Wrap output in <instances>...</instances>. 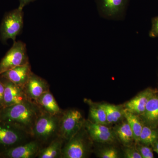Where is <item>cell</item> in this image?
Masks as SVG:
<instances>
[{"label":"cell","instance_id":"30","mask_svg":"<svg viewBox=\"0 0 158 158\" xmlns=\"http://www.w3.org/2000/svg\"><path fill=\"white\" fill-rule=\"evenodd\" d=\"M157 90V93H158V88L157 90Z\"/></svg>","mask_w":158,"mask_h":158},{"label":"cell","instance_id":"1","mask_svg":"<svg viewBox=\"0 0 158 158\" xmlns=\"http://www.w3.org/2000/svg\"><path fill=\"white\" fill-rule=\"evenodd\" d=\"M41 110L31 101L3 108L0 120L7 123L32 136L33 128Z\"/></svg>","mask_w":158,"mask_h":158},{"label":"cell","instance_id":"29","mask_svg":"<svg viewBox=\"0 0 158 158\" xmlns=\"http://www.w3.org/2000/svg\"><path fill=\"white\" fill-rule=\"evenodd\" d=\"M151 146L153 151L158 154V139L153 142Z\"/></svg>","mask_w":158,"mask_h":158},{"label":"cell","instance_id":"4","mask_svg":"<svg viewBox=\"0 0 158 158\" xmlns=\"http://www.w3.org/2000/svg\"><path fill=\"white\" fill-rule=\"evenodd\" d=\"M23 12L19 8L7 12L0 25V40L3 44L9 39L15 42L16 37L21 33L23 27Z\"/></svg>","mask_w":158,"mask_h":158},{"label":"cell","instance_id":"26","mask_svg":"<svg viewBox=\"0 0 158 158\" xmlns=\"http://www.w3.org/2000/svg\"><path fill=\"white\" fill-rule=\"evenodd\" d=\"M152 28L149 34L150 37L152 38L158 37V16L152 19Z\"/></svg>","mask_w":158,"mask_h":158},{"label":"cell","instance_id":"8","mask_svg":"<svg viewBox=\"0 0 158 158\" xmlns=\"http://www.w3.org/2000/svg\"><path fill=\"white\" fill-rule=\"evenodd\" d=\"M84 127L91 140L98 143L110 144L117 139L114 130L107 125L98 124L88 119L85 120Z\"/></svg>","mask_w":158,"mask_h":158},{"label":"cell","instance_id":"3","mask_svg":"<svg viewBox=\"0 0 158 158\" xmlns=\"http://www.w3.org/2000/svg\"><path fill=\"white\" fill-rule=\"evenodd\" d=\"M90 138L84 126L76 135L64 143L62 158L87 157L90 150Z\"/></svg>","mask_w":158,"mask_h":158},{"label":"cell","instance_id":"12","mask_svg":"<svg viewBox=\"0 0 158 158\" xmlns=\"http://www.w3.org/2000/svg\"><path fill=\"white\" fill-rule=\"evenodd\" d=\"M157 90L148 88L138 94L123 105L125 110L141 116L144 112L148 102L155 94Z\"/></svg>","mask_w":158,"mask_h":158},{"label":"cell","instance_id":"9","mask_svg":"<svg viewBox=\"0 0 158 158\" xmlns=\"http://www.w3.org/2000/svg\"><path fill=\"white\" fill-rule=\"evenodd\" d=\"M40 143L32 139L21 145L12 148L1 154L3 158H34L37 157L42 148Z\"/></svg>","mask_w":158,"mask_h":158},{"label":"cell","instance_id":"28","mask_svg":"<svg viewBox=\"0 0 158 158\" xmlns=\"http://www.w3.org/2000/svg\"><path fill=\"white\" fill-rule=\"evenodd\" d=\"M35 1H36V0H19V8L23 9L24 7L29 4V3Z\"/></svg>","mask_w":158,"mask_h":158},{"label":"cell","instance_id":"15","mask_svg":"<svg viewBox=\"0 0 158 158\" xmlns=\"http://www.w3.org/2000/svg\"><path fill=\"white\" fill-rule=\"evenodd\" d=\"M36 103L41 111H44L52 115H60L63 112V110L59 106L53 95L50 90L43 94L37 100Z\"/></svg>","mask_w":158,"mask_h":158},{"label":"cell","instance_id":"14","mask_svg":"<svg viewBox=\"0 0 158 158\" xmlns=\"http://www.w3.org/2000/svg\"><path fill=\"white\" fill-rule=\"evenodd\" d=\"M144 124L158 128V94H155L148 102L143 113L140 116Z\"/></svg>","mask_w":158,"mask_h":158},{"label":"cell","instance_id":"17","mask_svg":"<svg viewBox=\"0 0 158 158\" xmlns=\"http://www.w3.org/2000/svg\"><path fill=\"white\" fill-rule=\"evenodd\" d=\"M126 0H100L103 15L108 18L118 16L124 8Z\"/></svg>","mask_w":158,"mask_h":158},{"label":"cell","instance_id":"6","mask_svg":"<svg viewBox=\"0 0 158 158\" xmlns=\"http://www.w3.org/2000/svg\"><path fill=\"white\" fill-rule=\"evenodd\" d=\"M85 120L78 110L69 109L63 111L59 123V137L65 142L69 141L84 126Z\"/></svg>","mask_w":158,"mask_h":158},{"label":"cell","instance_id":"31","mask_svg":"<svg viewBox=\"0 0 158 158\" xmlns=\"http://www.w3.org/2000/svg\"><path fill=\"white\" fill-rule=\"evenodd\" d=\"M1 110V109H0V113H1V110Z\"/></svg>","mask_w":158,"mask_h":158},{"label":"cell","instance_id":"23","mask_svg":"<svg viewBox=\"0 0 158 158\" xmlns=\"http://www.w3.org/2000/svg\"><path fill=\"white\" fill-rule=\"evenodd\" d=\"M99 157L102 158H120V154L116 148L107 147L105 148L100 151Z\"/></svg>","mask_w":158,"mask_h":158},{"label":"cell","instance_id":"27","mask_svg":"<svg viewBox=\"0 0 158 158\" xmlns=\"http://www.w3.org/2000/svg\"><path fill=\"white\" fill-rule=\"evenodd\" d=\"M4 85L0 79V109L1 110L4 108Z\"/></svg>","mask_w":158,"mask_h":158},{"label":"cell","instance_id":"10","mask_svg":"<svg viewBox=\"0 0 158 158\" xmlns=\"http://www.w3.org/2000/svg\"><path fill=\"white\" fill-rule=\"evenodd\" d=\"M5 88L4 108L22 103L28 100L23 88L4 78L0 77Z\"/></svg>","mask_w":158,"mask_h":158},{"label":"cell","instance_id":"5","mask_svg":"<svg viewBox=\"0 0 158 158\" xmlns=\"http://www.w3.org/2000/svg\"><path fill=\"white\" fill-rule=\"evenodd\" d=\"M34 139L31 135L0 120V154ZM2 157V156H1Z\"/></svg>","mask_w":158,"mask_h":158},{"label":"cell","instance_id":"11","mask_svg":"<svg viewBox=\"0 0 158 158\" xmlns=\"http://www.w3.org/2000/svg\"><path fill=\"white\" fill-rule=\"evenodd\" d=\"M49 85L46 80L32 73L23 88L27 98L36 103L43 94L49 90Z\"/></svg>","mask_w":158,"mask_h":158},{"label":"cell","instance_id":"7","mask_svg":"<svg viewBox=\"0 0 158 158\" xmlns=\"http://www.w3.org/2000/svg\"><path fill=\"white\" fill-rule=\"evenodd\" d=\"M29 62L25 44L21 41H15L0 62V75Z\"/></svg>","mask_w":158,"mask_h":158},{"label":"cell","instance_id":"18","mask_svg":"<svg viewBox=\"0 0 158 158\" xmlns=\"http://www.w3.org/2000/svg\"><path fill=\"white\" fill-rule=\"evenodd\" d=\"M114 131L117 139L125 146L133 144V142L135 141L134 134L126 120L117 125Z\"/></svg>","mask_w":158,"mask_h":158},{"label":"cell","instance_id":"24","mask_svg":"<svg viewBox=\"0 0 158 158\" xmlns=\"http://www.w3.org/2000/svg\"><path fill=\"white\" fill-rule=\"evenodd\" d=\"M136 147L142 157V158H153V150L152 147L150 145L141 144V143H135Z\"/></svg>","mask_w":158,"mask_h":158},{"label":"cell","instance_id":"19","mask_svg":"<svg viewBox=\"0 0 158 158\" xmlns=\"http://www.w3.org/2000/svg\"><path fill=\"white\" fill-rule=\"evenodd\" d=\"M85 101L90 107L88 119L98 124L108 125L106 111L101 104L95 103L88 99H85Z\"/></svg>","mask_w":158,"mask_h":158},{"label":"cell","instance_id":"2","mask_svg":"<svg viewBox=\"0 0 158 158\" xmlns=\"http://www.w3.org/2000/svg\"><path fill=\"white\" fill-rule=\"evenodd\" d=\"M62 114L53 115L41 111L33 128L32 137L39 141L43 147L59 137V123Z\"/></svg>","mask_w":158,"mask_h":158},{"label":"cell","instance_id":"21","mask_svg":"<svg viewBox=\"0 0 158 158\" xmlns=\"http://www.w3.org/2000/svg\"><path fill=\"white\" fill-rule=\"evenodd\" d=\"M124 118L132 131L135 143L139 142V138L143 128L144 123L140 116L124 110Z\"/></svg>","mask_w":158,"mask_h":158},{"label":"cell","instance_id":"32","mask_svg":"<svg viewBox=\"0 0 158 158\" xmlns=\"http://www.w3.org/2000/svg\"><path fill=\"white\" fill-rule=\"evenodd\" d=\"M2 158V157H1V154H0V158Z\"/></svg>","mask_w":158,"mask_h":158},{"label":"cell","instance_id":"22","mask_svg":"<svg viewBox=\"0 0 158 158\" xmlns=\"http://www.w3.org/2000/svg\"><path fill=\"white\" fill-rule=\"evenodd\" d=\"M158 139V128L152 127L144 123L138 142L151 146Z\"/></svg>","mask_w":158,"mask_h":158},{"label":"cell","instance_id":"13","mask_svg":"<svg viewBox=\"0 0 158 158\" xmlns=\"http://www.w3.org/2000/svg\"><path fill=\"white\" fill-rule=\"evenodd\" d=\"M32 73L31 65L29 62L25 65L6 71L0 75V77L7 79L23 88Z\"/></svg>","mask_w":158,"mask_h":158},{"label":"cell","instance_id":"20","mask_svg":"<svg viewBox=\"0 0 158 158\" xmlns=\"http://www.w3.org/2000/svg\"><path fill=\"white\" fill-rule=\"evenodd\" d=\"M101 105L106 111L108 124L117 123L124 118L123 106H116L109 103Z\"/></svg>","mask_w":158,"mask_h":158},{"label":"cell","instance_id":"16","mask_svg":"<svg viewBox=\"0 0 158 158\" xmlns=\"http://www.w3.org/2000/svg\"><path fill=\"white\" fill-rule=\"evenodd\" d=\"M65 141L58 137L48 145L42 147L40 151L38 158H62V148Z\"/></svg>","mask_w":158,"mask_h":158},{"label":"cell","instance_id":"25","mask_svg":"<svg viewBox=\"0 0 158 158\" xmlns=\"http://www.w3.org/2000/svg\"><path fill=\"white\" fill-rule=\"evenodd\" d=\"M124 156L126 158H142V157L137 149L136 144L134 145L125 146L123 149Z\"/></svg>","mask_w":158,"mask_h":158}]
</instances>
